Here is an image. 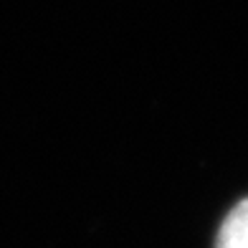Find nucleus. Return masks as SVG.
<instances>
[{"label": "nucleus", "instance_id": "1", "mask_svg": "<svg viewBox=\"0 0 248 248\" xmlns=\"http://www.w3.org/2000/svg\"><path fill=\"white\" fill-rule=\"evenodd\" d=\"M216 248H248V198L235 202L223 218L216 235Z\"/></svg>", "mask_w": 248, "mask_h": 248}]
</instances>
